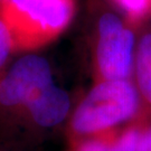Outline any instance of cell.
Wrapping results in <instances>:
<instances>
[{
	"label": "cell",
	"mask_w": 151,
	"mask_h": 151,
	"mask_svg": "<svg viewBox=\"0 0 151 151\" xmlns=\"http://www.w3.org/2000/svg\"><path fill=\"white\" fill-rule=\"evenodd\" d=\"M132 82L138 93L140 110L134 122L151 124V29L142 30L137 39Z\"/></svg>",
	"instance_id": "obj_6"
},
{
	"label": "cell",
	"mask_w": 151,
	"mask_h": 151,
	"mask_svg": "<svg viewBox=\"0 0 151 151\" xmlns=\"http://www.w3.org/2000/svg\"><path fill=\"white\" fill-rule=\"evenodd\" d=\"M52 82L50 64L39 55H26L0 70V141L8 143L27 103Z\"/></svg>",
	"instance_id": "obj_3"
},
{
	"label": "cell",
	"mask_w": 151,
	"mask_h": 151,
	"mask_svg": "<svg viewBox=\"0 0 151 151\" xmlns=\"http://www.w3.org/2000/svg\"><path fill=\"white\" fill-rule=\"evenodd\" d=\"M133 28L139 27L151 15V0H110Z\"/></svg>",
	"instance_id": "obj_7"
},
{
	"label": "cell",
	"mask_w": 151,
	"mask_h": 151,
	"mask_svg": "<svg viewBox=\"0 0 151 151\" xmlns=\"http://www.w3.org/2000/svg\"><path fill=\"white\" fill-rule=\"evenodd\" d=\"M137 39L134 28L114 12L99 17L93 58L96 81L132 78Z\"/></svg>",
	"instance_id": "obj_4"
},
{
	"label": "cell",
	"mask_w": 151,
	"mask_h": 151,
	"mask_svg": "<svg viewBox=\"0 0 151 151\" xmlns=\"http://www.w3.org/2000/svg\"><path fill=\"white\" fill-rule=\"evenodd\" d=\"M14 52L10 34L5 24L0 20V70L5 68L10 54Z\"/></svg>",
	"instance_id": "obj_9"
},
{
	"label": "cell",
	"mask_w": 151,
	"mask_h": 151,
	"mask_svg": "<svg viewBox=\"0 0 151 151\" xmlns=\"http://www.w3.org/2000/svg\"><path fill=\"white\" fill-rule=\"evenodd\" d=\"M137 151H151V124H148L142 130Z\"/></svg>",
	"instance_id": "obj_10"
},
{
	"label": "cell",
	"mask_w": 151,
	"mask_h": 151,
	"mask_svg": "<svg viewBox=\"0 0 151 151\" xmlns=\"http://www.w3.org/2000/svg\"><path fill=\"white\" fill-rule=\"evenodd\" d=\"M139 110L132 80L96 81L72 110L65 127L70 143L121 129L134 122Z\"/></svg>",
	"instance_id": "obj_1"
},
{
	"label": "cell",
	"mask_w": 151,
	"mask_h": 151,
	"mask_svg": "<svg viewBox=\"0 0 151 151\" xmlns=\"http://www.w3.org/2000/svg\"><path fill=\"white\" fill-rule=\"evenodd\" d=\"M68 151H70V150H68Z\"/></svg>",
	"instance_id": "obj_13"
},
{
	"label": "cell",
	"mask_w": 151,
	"mask_h": 151,
	"mask_svg": "<svg viewBox=\"0 0 151 151\" xmlns=\"http://www.w3.org/2000/svg\"><path fill=\"white\" fill-rule=\"evenodd\" d=\"M0 151H11V148L9 147L8 143L0 141Z\"/></svg>",
	"instance_id": "obj_11"
},
{
	"label": "cell",
	"mask_w": 151,
	"mask_h": 151,
	"mask_svg": "<svg viewBox=\"0 0 151 151\" xmlns=\"http://www.w3.org/2000/svg\"><path fill=\"white\" fill-rule=\"evenodd\" d=\"M118 130L94 135L70 143V151H122L119 148L115 133Z\"/></svg>",
	"instance_id": "obj_8"
},
{
	"label": "cell",
	"mask_w": 151,
	"mask_h": 151,
	"mask_svg": "<svg viewBox=\"0 0 151 151\" xmlns=\"http://www.w3.org/2000/svg\"><path fill=\"white\" fill-rule=\"evenodd\" d=\"M4 1H5V0H0V4H2V2H4Z\"/></svg>",
	"instance_id": "obj_12"
},
{
	"label": "cell",
	"mask_w": 151,
	"mask_h": 151,
	"mask_svg": "<svg viewBox=\"0 0 151 151\" xmlns=\"http://www.w3.org/2000/svg\"><path fill=\"white\" fill-rule=\"evenodd\" d=\"M72 110L68 93L52 82L30 99L17 121L12 134L25 133L38 137L47 133L67 123Z\"/></svg>",
	"instance_id": "obj_5"
},
{
	"label": "cell",
	"mask_w": 151,
	"mask_h": 151,
	"mask_svg": "<svg viewBox=\"0 0 151 151\" xmlns=\"http://www.w3.org/2000/svg\"><path fill=\"white\" fill-rule=\"evenodd\" d=\"M75 15V0H5L0 20L10 34L14 52H30L55 40Z\"/></svg>",
	"instance_id": "obj_2"
}]
</instances>
